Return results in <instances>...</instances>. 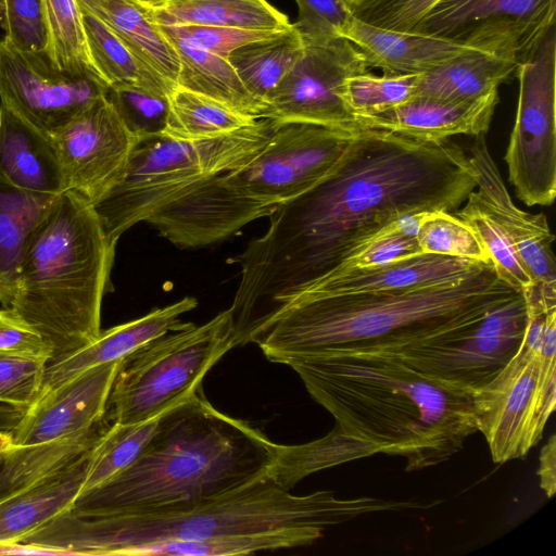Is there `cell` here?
Segmentation results:
<instances>
[{
    "label": "cell",
    "mask_w": 556,
    "mask_h": 556,
    "mask_svg": "<svg viewBox=\"0 0 556 556\" xmlns=\"http://www.w3.org/2000/svg\"><path fill=\"white\" fill-rule=\"evenodd\" d=\"M475 188L468 156L447 139L361 129L328 175L281 204L267 231L231 260L241 268L229 307L236 346L254 342L312 283L399 217L452 212Z\"/></svg>",
    "instance_id": "cell-1"
},
{
    "label": "cell",
    "mask_w": 556,
    "mask_h": 556,
    "mask_svg": "<svg viewBox=\"0 0 556 556\" xmlns=\"http://www.w3.org/2000/svg\"><path fill=\"white\" fill-rule=\"evenodd\" d=\"M342 430L407 471L447 460L478 431L476 392L420 372L394 351L324 350L283 357Z\"/></svg>",
    "instance_id": "cell-2"
},
{
    "label": "cell",
    "mask_w": 556,
    "mask_h": 556,
    "mask_svg": "<svg viewBox=\"0 0 556 556\" xmlns=\"http://www.w3.org/2000/svg\"><path fill=\"white\" fill-rule=\"evenodd\" d=\"M413 501L338 498L331 491L293 495L268 475L230 492L197 501L121 513L71 508L18 542L61 555H139L149 545L300 531L317 539L330 526L365 514L405 510Z\"/></svg>",
    "instance_id": "cell-3"
},
{
    "label": "cell",
    "mask_w": 556,
    "mask_h": 556,
    "mask_svg": "<svg viewBox=\"0 0 556 556\" xmlns=\"http://www.w3.org/2000/svg\"><path fill=\"white\" fill-rule=\"evenodd\" d=\"M492 262L454 283L408 291L303 295L256 338L266 358L324 350H389L428 341L478 323L518 295Z\"/></svg>",
    "instance_id": "cell-4"
},
{
    "label": "cell",
    "mask_w": 556,
    "mask_h": 556,
    "mask_svg": "<svg viewBox=\"0 0 556 556\" xmlns=\"http://www.w3.org/2000/svg\"><path fill=\"white\" fill-rule=\"evenodd\" d=\"M276 451L265 433L217 410L200 389L157 417L128 468L73 508L121 513L213 497L268 475Z\"/></svg>",
    "instance_id": "cell-5"
},
{
    "label": "cell",
    "mask_w": 556,
    "mask_h": 556,
    "mask_svg": "<svg viewBox=\"0 0 556 556\" xmlns=\"http://www.w3.org/2000/svg\"><path fill=\"white\" fill-rule=\"evenodd\" d=\"M115 247L93 205L73 190L55 197L30 236L9 308L41 336L51 359L102 331Z\"/></svg>",
    "instance_id": "cell-6"
},
{
    "label": "cell",
    "mask_w": 556,
    "mask_h": 556,
    "mask_svg": "<svg viewBox=\"0 0 556 556\" xmlns=\"http://www.w3.org/2000/svg\"><path fill=\"white\" fill-rule=\"evenodd\" d=\"M269 118L217 137L176 140L163 134L139 138L122 179L93 207L109 240L172 202L199 180L236 170L266 144L277 126Z\"/></svg>",
    "instance_id": "cell-7"
},
{
    "label": "cell",
    "mask_w": 556,
    "mask_h": 556,
    "mask_svg": "<svg viewBox=\"0 0 556 556\" xmlns=\"http://www.w3.org/2000/svg\"><path fill=\"white\" fill-rule=\"evenodd\" d=\"M235 348L229 308L207 323L157 337L124 357L108 400L115 424L131 425L162 413L202 389L206 372Z\"/></svg>",
    "instance_id": "cell-8"
},
{
    "label": "cell",
    "mask_w": 556,
    "mask_h": 556,
    "mask_svg": "<svg viewBox=\"0 0 556 556\" xmlns=\"http://www.w3.org/2000/svg\"><path fill=\"white\" fill-rule=\"evenodd\" d=\"M515 75L517 113L504 160L518 199L528 206H547L556 195V24Z\"/></svg>",
    "instance_id": "cell-9"
},
{
    "label": "cell",
    "mask_w": 556,
    "mask_h": 556,
    "mask_svg": "<svg viewBox=\"0 0 556 556\" xmlns=\"http://www.w3.org/2000/svg\"><path fill=\"white\" fill-rule=\"evenodd\" d=\"M527 323L528 307L521 292L476 324L397 353L420 372L476 392L490 383L518 353Z\"/></svg>",
    "instance_id": "cell-10"
},
{
    "label": "cell",
    "mask_w": 556,
    "mask_h": 556,
    "mask_svg": "<svg viewBox=\"0 0 556 556\" xmlns=\"http://www.w3.org/2000/svg\"><path fill=\"white\" fill-rule=\"evenodd\" d=\"M356 132L278 123L264 148L242 167L223 173V180L242 197L279 207L327 176Z\"/></svg>",
    "instance_id": "cell-11"
},
{
    "label": "cell",
    "mask_w": 556,
    "mask_h": 556,
    "mask_svg": "<svg viewBox=\"0 0 556 556\" xmlns=\"http://www.w3.org/2000/svg\"><path fill=\"white\" fill-rule=\"evenodd\" d=\"M547 312L528 309L526 334L518 353L490 383L476 391L478 431L484 435L495 463L525 457L543 437L538 417V384Z\"/></svg>",
    "instance_id": "cell-12"
},
{
    "label": "cell",
    "mask_w": 556,
    "mask_h": 556,
    "mask_svg": "<svg viewBox=\"0 0 556 556\" xmlns=\"http://www.w3.org/2000/svg\"><path fill=\"white\" fill-rule=\"evenodd\" d=\"M368 68L361 52L345 38L304 43L302 56L271 93L261 118L356 132L363 128L346 102L345 86L350 77Z\"/></svg>",
    "instance_id": "cell-13"
},
{
    "label": "cell",
    "mask_w": 556,
    "mask_h": 556,
    "mask_svg": "<svg viewBox=\"0 0 556 556\" xmlns=\"http://www.w3.org/2000/svg\"><path fill=\"white\" fill-rule=\"evenodd\" d=\"M556 0H440L412 30L515 59L555 25Z\"/></svg>",
    "instance_id": "cell-14"
},
{
    "label": "cell",
    "mask_w": 556,
    "mask_h": 556,
    "mask_svg": "<svg viewBox=\"0 0 556 556\" xmlns=\"http://www.w3.org/2000/svg\"><path fill=\"white\" fill-rule=\"evenodd\" d=\"M99 77L58 70L46 52H27L0 39V103L51 136L106 96Z\"/></svg>",
    "instance_id": "cell-15"
},
{
    "label": "cell",
    "mask_w": 556,
    "mask_h": 556,
    "mask_svg": "<svg viewBox=\"0 0 556 556\" xmlns=\"http://www.w3.org/2000/svg\"><path fill=\"white\" fill-rule=\"evenodd\" d=\"M51 137L66 190L75 191L92 205L122 179L138 141L106 96Z\"/></svg>",
    "instance_id": "cell-16"
},
{
    "label": "cell",
    "mask_w": 556,
    "mask_h": 556,
    "mask_svg": "<svg viewBox=\"0 0 556 556\" xmlns=\"http://www.w3.org/2000/svg\"><path fill=\"white\" fill-rule=\"evenodd\" d=\"M468 163L478 188L468 199L508 237L533 280V290L523 295L555 306L556 262L552 249L555 236L546 216L525 212L513 202L489 151L485 135L475 137Z\"/></svg>",
    "instance_id": "cell-17"
},
{
    "label": "cell",
    "mask_w": 556,
    "mask_h": 556,
    "mask_svg": "<svg viewBox=\"0 0 556 556\" xmlns=\"http://www.w3.org/2000/svg\"><path fill=\"white\" fill-rule=\"evenodd\" d=\"M278 206L237 194L222 174L193 184L146 222L179 248H200L227 238Z\"/></svg>",
    "instance_id": "cell-18"
},
{
    "label": "cell",
    "mask_w": 556,
    "mask_h": 556,
    "mask_svg": "<svg viewBox=\"0 0 556 556\" xmlns=\"http://www.w3.org/2000/svg\"><path fill=\"white\" fill-rule=\"evenodd\" d=\"M121 361L90 368L38 399L11 432L13 445L47 443L97 427L105 417Z\"/></svg>",
    "instance_id": "cell-19"
},
{
    "label": "cell",
    "mask_w": 556,
    "mask_h": 556,
    "mask_svg": "<svg viewBox=\"0 0 556 556\" xmlns=\"http://www.w3.org/2000/svg\"><path fill=\"white\" fill-rule=\"evenodd\" d=\"M197 306L195 298L186 296L142 317L101 331L87 345L49 361L38 399L90 368L121 361L149 341L185 328L190 323H182L179 317Z\"/></svg>",
    "instance_id": "cell-20"
},
{
    "label": "cell",
    "mask_w": 556,
    "mask_h": 556,
    "mask_svg": "<svg viewBox=\"0 0 556 556\" xmlns=\"http://www.w3.org/2000/svg\"><path fill=\"white\" fill-rule=\"evenodd\" d=\"M488 263L456 256L422 253L378 267L334 270L312 283L299 296L408 291L430 288L464 280Z\"/></svg>",
    "instance_id": "cell-21"
},
{
    "label": "cell",
    "mask_w": 556,
    "mask_h": 556,
    "mask_svg": "<svg viewBox=\"0 0 556 556\" xmlns=\"http://www.w3.org/2000/svg\"><path fill=\"white\" fill-rule=\"evenodd\" d=\"M498 101V92L475 101L414 96L401 105L356 119L363 129H382L421 140H445L454 135L477 137L489 130Z\"/></svg>",
    "instance_id": "cell-22"
},
{
    "label": "cell",
    "mask_w": 556,
    "mask_h": 556,
    "mask_svg": "<svg viewBox=\"0 0 556 556\" xmlns=\"http://www.w3.org/2000/svg\"><path fill=\"white\" fill-rule=\"evenodd\" d=\"M0 175L34 193L58 195L66 190L52 137L0 103Z\"/></svg>",
    "instance_id": "cell-23"
},
{
    "label": "cell",
    "mask_w": 556,
    "mask_h": 556,
    "mask_svg": "<svg viewBox=\"0 0 556 556\" xmlns=\"http://www.w3.org/2000/svg\"><path fill=\"white\" fill-rule=\"evenodd\" d=\"M342 38L357 48L368 67L381 68L383 74H422L475 49L437 36L378 27L355 16Z\"/></svg>",
    "instance_id": "cell-24"
},
{
    "label": "cell",
    "mask_w": 556,
    "mask_h": 556,
    "mask_svg": "<svg viewBox=\"0 0 556 556\" xmlns=\"http://www.w3.org/2000/svg\"><path fill=\"white\" fill-rule=\"evenodd\" d=\"M89 448L56 472L0 501V545L17 542L74 506L84 483Z\"/></svg>",
    "instance_id": "cell-25"
},
{
    "label": "cell",
    "mask_w": 556,
    "mask_h": 556,
    "mask_svg": "<svg viewBox=\"0 0 556 556\" xmlns=\"http://www.w3.org/2000/svg\"><path fill=\"white\" fill-rule=\"evenodd\" d=\"M102 18L140 65L172 88L177 86L179 56L166 36L135 0H77Z\"/></svg>",
    "instance_id": "cell-26"
},
{
    "label": "cell",
    "mask_w": 556,
    "mask_h": 556,
    "mask_svg": "<svg viewBox=\"0 0 556 556\" xmlns=\"http://www.w3.org/2000/svg\"><path fill=\"white\" fill-rule=\"evenodd\" d=\"M509 56L470 49L418 75L415 96L446 101H475L498 92L515 74Z\"/></svg>",
    "instance_id": "cell-27"
},
{
    "label": "cell",
    "mask_w": 556,
    "mask_h": 556,
    "mask_svg": "<svg viewBox=\"0 0 556 556\" xmlns=\"http://www.w3.org/2000/svg\"><path fill=\"white\" fill-rule=\"evenodd\" d=\"M138 4L155 24L164 26L286 30L292 25L288 16L267 0H153Z\"/></svg>",
    "instance_id": "cell-28"
},
{
    "label": "cell",
    "mask_w": 556,
    "mask_h": 556,
    "mask_svg": "<svg viewBox=\"0 0 556 556\" xmlns=\"http://www.w3.org/2000/svg\"><path fill=\"white\" fill-rule=\"evenodd\" d=\"M55 197L22 190L0 175V304L3 308H9L14 300L28 241Z\"/></svg>",
    "instance_id": "cell-29"
},
{
    "label": "cell",
    "mask_w": 556,
    "mask_h": 556,
    "mask_svg": "<svg viewBox=\"0 0 556 556\" xmlns=\"http://www.w3.org/2000/svg\"><path fill=\"white\" fill-rule=\"evenodd\" d=\"M159 26L179 56L177 86L213 98L242 114L261 118L265 105L249 92L228 59L199 47L168 26Z\"/></svg>",
    "instance_id": "cell-30"
},
{
    "label": "cell",
    "mask_w": 556,
    "mask_h": 556,
    "mask_svg": "<svg viewBox=\"0 0 556 556\" xmlns=\"http://www.w3.org/2000/svg\"><path fill=\"white\" fill-rule=\"evenodd\" d=\"M101 421L85 433L36 445H13L0 455V501L62 469L98 439Z\"/></svg>",
    "instance_id": "cell-31"
},
{
    "label": "cell",
    "mask_w": 556,
    "mask_h": 556,
    "mask_svg": "<svg viewBox=\"0 0 556 556\" xmlns=\"http://www.w3.org/2000/svg\"><path fill=\"white\" fill-rule=\"evenodd\" d=\"M378 453L375 445L336 425L328 434L315 441L298 445L277 444L268 476L289 491L316 471Z\"/></svg>",
    "instance_id": "cell-32"
},
{
    "label": "cell",
    "mask_w": 556,
    "mask_h": 556,
    "mask_svg": "<svg viewBox=\"0 0 556 556\" xmlns=\"http://www.w3.org/2000/svg\"><path fill=\"white\" fill-rule=\"evenodd\" d=\"M304 51V41L291 27L280 35L243 46L228 56L241 81L261 103L267 102Z\"/></svg>",
    "instance_id": "cell-33"
},
{
    "label": "cell",
    "mask_w": 556,
    "mask_h": 556,
    "mask_svg": "<svg viewBox=\"0 0 556 556\" xmlns=\"http://www.w3.org/2000/svg\"><path fill=\"white\" fill-rule=\"evenodd\" d=\"M256 119L205 94L176 86L168 97L167 122L162 134L176 140H200L238 130Z\"/></svg>",
    "instance_id": "cell-34"
},
{
    "label": "cell",
    "mask_w": 556,
    "mask_h": 556,
    "mask_svg": "<svg viewBox=\"0 0 556 556\" xmlns=\"http://www.w3.org/2000/svg\"><path fill=\"white\" fill-rule=\"evenodd\" d=\"M80 9L90 59L109 87L137 84L169 97L175 88L146 71L102 18L83 5Z\"/></svg>",
    "instance_id": "cell-35"
},
{
    "label": "cell",
    "mask_w": 556,
    "mask_h": 556,
    "mask_svg": "<svg viewBox=\"0 0 556 556\" xmlns=\"http://www.w3.org/2000/svg\"><path fill=\"white\" fill-rule=\"evenodd\" d=\"M40 4L47 34L46 53L53 66L70 74L101 78L89 55L79 2L40 0Z\"/></svg>",
    "instance_id": "cell-36"
},
{
    "label": "cell",
    "mask_w": 556,
    "mask_h": 556,
    "mask_svg": "<svg viewBox=\"0 0 556 556\" xmlns=\"http://www.w3.org/2000/svg\"><path fill=\"white\" fill-rule=\"evenodd\" d=\"M156 422L157 418L139 424L112 422L106 426L88 451L79 497L128 468L152 437Z\"/></svg>",
    "instance_id": "cell-37"
},
{
    "label": "cell",
    "mask_w": 556,
    "mask_h": 556,
    "mask_svg": "<svg viewBox=\"0 0 556 556\" xmlns=\"http://www.w3.org/2000/svg\"><path fill=\"white\" fill-rule=\"evenodd\" d=\"M318 539L300 531H277L270 533L229 536L203 541H170L143 547L139 555L172 556H232L248 555L262 551H276L306 546Z\"/></svg>",
    "instance_id": "cell-38"
},
{
    "label": "cell",
    "mask_w": 556,
    "mask_h": 556,
    "mask_svg": "<svg viewBox=\"0 0 556 556\" xmlns=\"http://www.w3.org/2000/svg\"><path fill=\"white\" fill-rule=\"evenodd\" d=\"M456 216L477 233L500 279L522 292L533 290V280L513 242L503 230L468 198Z\"/></svg>",
    "instance_id": "cell-39"
},
{
    "label": "cell",
    "mask_w": 556,
    "mask_h": 556,
    "mask_svg": "<svg viewBox=\"0 0 556 556\" xmlns=\"http://www.w3.org/2000/svg\"><path fill=\"white\" fill-rule=\"evenodd\" d=\"M418 75L376 76L369 72L354 75L346 81V102L356 117L387 111L415 96Z\"/></svg>",
    "instance_id": "cell-40"
},
{
    "label": "cell",
    "mask_w": 556,
    "mask_h": 556,
    "mask_svg": "<svg viewBox=\"0 0 556 556\" xmlns=\"http://www.w3.org/2000/svg\"><path fill=\"white\" fill-rule=\"evenodd\" d=\"M422 253L469 258L483 263L490 257L473 229L450 212H427L418 235Z\"/></svg>",
    "instance_id": "cell-41"
},
{
    "label": "cell",
    "mask_w": 556,
    "mask_h": 556,
    "mask_svg": "<svg viewBox=\"0 0 556 556\" xmlns=\"http://www.w3.org/2000/svg\"><path fill=\"white\" fill-rule=\"evenodd\" d=\"M106 98L138 139L164 131L168 115L167 96L137 84H117L109 87Z\"/></svg>",
    "instance_id": "cell-42"
},
{
    "label": "cell",
    "mask_w": 556,
    "mask_h": 556,
    "mask_svg": "<svg viewBox=\"0 0 556 556\" xmlns=\"http://www.w3.org/2000/svg\"><path fill=\"white\" fill-rule=\"evenodd\" d=\"M48 362L45 357L0 353V403L29 408L39 396Z\"/></svg>",
    "instance_id": "cell-43"
},
{
    "label": "cell",
    "mask_w": 556,
    "mask_h": 556,
    "mask_svg": "<svg viewBox=\"0 0 556 556\" xmlns=\"http://www.w3.org/2000/svg\"><path fill=\"white\" fill-rule=\"evenodd\" d=\"M298 18L292 23L304 43H327L342 38L354 17L346 0H294Z\"/></svg>",
    "instance_id": "cell-44"
},
{
    "label": "cell",
    "mask_w": 556,
    "mask_h": 556,
    "mask_svg": "<svg viewBox=\"0 0 556 556\" xmlns=\"http://www.w3.org/2000/svg\"><path fill=\"white\" fill-rule=\"evenodd\" d=\"M4 37L27 52H46L47 34L40 0H0Z\"/></svg>",
    "instance_id": "cell-45"
},
{
    "label": "cell",
    "mask_w": 556,
    "mask_h": 556,
    "mask_svg": "<svg viewBox=\"0 0 556 556\" xmlns=\"http://www.w3.org/2000/svg\"><path fill=\"white\" fill-rule=\"evenodd\" d=\"M440 0H355L348 2L353 15L368 24L412 31Z\"/></svg>",
    "instance_id": "cell-46"
},
{
    "label": "cell",
    "mask_w": 556,
    "mask_h": 556,
    "mask_svg": "<svg viewBox=\"0 0 556 556\" xmlns=\"http://www.w3.org/2000/svg\"><path fill=\"white\" fill-rule=\"evenodd\" d=\"M390 225L352 252L336 270L378 267L422 254L417 237L392 232Z\"/></svg>",
    "instance_id": "cell-47"
},
{
    "label": "cell",
    "mask_w": 556,
    "mask_h": 556,
    "mask_svg": "<svg viewBox=\"0 0 556 556\" xmlns=\"http://www.w3.org/2000/svg\"><path fill=\"white\" fill-rule=\"evenodd\" d=\"M168 27L187 40L225 59L243 46L274 38L285 31L198 25Z\"/></svg>",
    "instance_id": "cell-48"
},
{
    "label": "cell",
    "mask_w": 556,
    "mask_h": 556,
    "mask_svg": "<svg viewBox=\"0 0 556 556\" xmlns=\"http://www.w3.org/2000/svg\"><path fill=\"white\" fill-rule=\"evenodd\" d=\"M0 353L52 358L41 336L10 308L3 307L0 309Z\"/></svg>",
    "instance_id": "cell-49"
},
{
    "label": "cell",
    "mask_w": 556,
    "mask_h": 556,
    "mask_svg": "<svg viewBox=\"0 0 556 556\" xmlns=\"http://www.w3.org/2000/svg\"><path fill=\"white\" fill-rule=\"evenodd\" d=\"M538 476L540 486L551 498L556 492V437L554 434L541 450Z\"/></svg>",
    "instance_id": "cell-50"
},
{
    "label": "cell",
    "mask_w": 556,
    "mask_h": 556,
    "mask_svg": "<svg viewBox=\"0 0 556 556\" xmlns=\"http://www.w3.org/2000/svg\"><path fill=\"white\" fill-rule=\"evenodd\" d=\"M25 413L24 407L0 403V432L11 433Z\"/></svg>",
    "instance_id": "cell-51"
},
{
    "label": "cell",
    "mask_w": 556,
    "mask_h": 556,
    "mask_svg": "<svg viewBox=\"0 0 556 556\" xmlns=\"http://www.w3.org/2000/svg\"><path fill=\"white\" fill-rule=\"evenodd\" d=\"M13 446L11 433L0 432V455Z\"/></svg>",
    "instance_id": "cell-52"
},
{
    "label": "cell",
    "mask_w": 556,
    "mask_h": 556,
    "mask_svg": "<svg viewBox=\"0 0 556 556\" xmlns=\"http://www.w3.org/2000/svg\"><path fill=\"white\" fill-rule=\"evenodd\" d=\"M135 1L138 2V3H149V2H151L153 0H135Z\"/></svg>",
    "instance_id": "cell-53"
},
{
    "label": "cell",
    "mask_w": 556,
    "mask_h": 556,
    "mask_svg": "<svg viewBox=\"0 0 556 556\" xmlns=\"http://www.w3.org/2000/svg\"><path fill=\"white\" fill-rule=\"evenodd\" d=\"M348 2H352V1H355V0H346Z\"/></svg>",
    "instance_id": "cell-54"
},
{
    "label": "cell",
    "mask_w": 556,
    "mask_h": 556,
    "mask_svg": "<svg viewBox=\"0 0 556 556\" xmlns=\"http://www.w3.org/2000/svg\"><path fill=\"white\" fill-rule=\"evenodd\" d=\"M0 15H1V10H0Z\"/></svg>",
    "instance_id": "cell-55"
}]
</instances>
